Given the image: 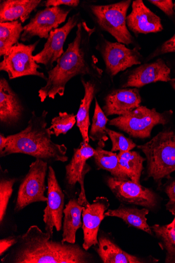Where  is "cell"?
I'll list each match as a JSON object with an SVG mask.
<instances>
[{
    "mask_svg": "<svg viewBox=\"0 0 175 263\" xmlns=\"http://www.w3.org/2000/svg\"><path fill=\"white\" fill-rule=\"evenodd\" d=\"M109 121L107 116L95 100L94 115L89 138L93 141H98L99 147L103 148L108 140L106 125Z\"/></svg>",
    "mask_w": 175,
    "mask_h": 263,
    "instance_id": "cell-29",
    "label": "cell"
},
{
    "mask_svg": "<svg viewBox=\"0 0 175 263\" xmlns=\"http://www.w3.org/2000/svg\"><path fill=\"white\" fill-rule=\"evenodd\" d=\"M109 206V200L102 197H97L92 203L84 209L82 213L84 241L83 247L86 251L92 246H98L99 228Z\"/></svg>",
    "mask_w": 175,
    "mask_h": 263,
    "instance_id": "cell-15",
    "label": "cell"
},
{
    "mask_svg": "<svg viewBox=\"0 0 175 263\" xmlns=\"http://www.w3.org/2000/svg\"><path fill=\"white\" fill-rule=\"evenodd\" d=\"M106 132L112 143L111 152H129L136 147L135 143L131 139L122 134L108 128Z\"/></svg>",
    "mask_w": 175,
    "mask_h": 263,
    "instance_id": "cell-32",
    "label": "cell"
},
{
    "mask_svg": "<svg viewBox=\"0 0 175 263\" xmlns=\"http://www.w3.org/2000/svg\"><path fill=\"white\" fill-rule=\"evenodd\" d=\"M47 162L36 159L30 166L29 173L22 182L18 191L14 211L18 212L35 202H47L45 178Z\"/></svg>",
    "mask_w": 175,
    "mask_h": 263,
    "instance_id": "cell-8",
    "label": "cell"
},
{
    "mask_svg": "<svg viewBox=\"0 0 175 263\" xmlns=\"http://www.w3.org/2000/svg\"><path fill=\"white\" fill-rule=\"evenodd\" d=\"M76 37L68 45L66 51L57 61L56 65L48 71L46 84L38 91L42 102L47 98L63 97L66 85L78 76L100 77L102 71L96 66L90 50V39L95 29L89 28L85 22L78 24Z\"/></svg>",
    "mask_w": 175,
    "mask_h": 263,
    "instance_id": "cell-1",
    "label": "cell"
},
{
    "mask_svg": "<svg viewBox=\"0 0 175 263\" xmlns=\"http://www.w3.org/2000/svg\"><path fill=\"white\" fill-rule=\"evenodd\" d=\"M141 98L137 89L115 90L107 96L103 111L107 116L128 114L140 106Z\"/></svg>",
    "mask_w": 175,
    "mask_h": 263,
    "instance_id": "cell-18",
    "label": "cell"
},
{
    "mask_svg": "<svg viewBox=\"0 0 175 263\" xmlns=\"http://www.w3.org/2000/svg\"><path fill=\"white\" fill-rule=\"evenodd\" d=\"M127 25L135 34L161 31L163 28L160 17L145 6L141 0L132 4V11L127 17Z\"/></svg>",
    "mask_w": 175,
    "mask_h": 263,
    "instance_id": "cell-16",
    "label": "cell"
},
{
    "mask_svg": "<svg viewBox=\"0 0 175 263\" xmlns=\"http://www.w3.org/2000/svg\"><path fill=\"white\" fill-rule=\"evenodd\" d=\"M170 73V68L162 60L159 59L154 63L138 67L129 76L127 83L123 87H141L159 81H171Z\"/></svg>",
    "mask_w": 175,
    "mask_h": 263,
    "instance_id": "cell-17",
    "label": "cell"
},
{
    "mask_svg": "<svg viewBox=\"0 0 175 263\" xmlns=\"http://www.w3.org/2000/svg\"><path fill=\"white\" fill-rule=\"evenodd\" d=\"M41 0H4L0 4V23L20 21L22 23L29 18L32 12L41 4Z\"/></svg>",
    "mask_w": 175,
    "mask_h": 263,
    "instance_id": "cell-20",
    "label": "cell"
},
{
    "mask_svg": "<svg viewBox=\"0 0 175 263\" xmlns=\"http://www.w3.org/2000/svg\"><path fill=\"white\" fill-rule=\"evenodd\" d=\"M170 52H175V34L170 39L164 43L159 51V54Z\"/></svg>",
    "mask_w": 175,
    "mask_h": 263,
    "instance_id": "cell-37",
    "label": "cell"
},
{
    "mask_svg": "<svg viewBox=\"0 0 175 263\" xmlns=\"http://www.w3.org/2000/svg\"><path fill=\"white\" fill-rule=\"evenodd\" d=\"M173 5H174V9H175V3H174V4H173Z\"/></svg>",
    "mask_w": 175,
    "mask_h": 263,
    "instance_id": "cell-40",
    "label": "cell"
},
{
    "mask_svg": "<svg viewBox=\"0 0 175 263\" xmlns=\"http://www.w3.org/2000/svg\"><path fill=\"white\" fill-rule=\"evenodd\" d=\"M118 155L123 172L130 180L140 183L145 159L135 152H120Z\"/></svg>",
    "mask_w": 175,
    "mask_h": 263,
    "instance_id": "cell-27",
    "label": "cell"
},
{
    "mask_svg": "<svg viewBox=\"0 0 175 263\" xmlns=\"http://www.w3.org/2000/svg\"><path fill=\"white\" fill-rule=\"evenodd\" d=\"M17 179L2 178L0 181V222L4 220L10 198L13 193V187Z\"/></svg>",
    "mask_w": 175,
    "mask_h": 263,
    "instance_id": "cell-31",
    "label": "cell"
},
{
    "mask_svg": "<svg viewBox=\"0 0 175 263\" xmlns=\"http://www.w3.org/2000/svg\"><path fill=\"white\" fill-rule=\"evenodd\" d=\"M2 259L7 263H87L92 258L87 251L76 244L52 240L37 226L20 236L18 242Z\"/></svg>",
    "mask_w": 175,
    "mask_h": 263,
    "instance_id": "cell-2",
    "label": "cell"
},
{
    "mask_svg": "<svg viewBox=\"0 0 175 263\" xmlns=\"http://www.w3.org/2000/svg\"><path fill=\"white\" fill-rule=\"evenodd\" d=\"M80 20V13L75 14L69 18L64 26L50 32L43 49L33 57L34 61L37 64L44 65L46 69H52L54 63L65 52L64 45L68 35L78 25Z\"/></svg>",
    "mask_w": 175,
    "mask_h": 263,
    "instance_id": "cell-12",
    "label": "cell"
},
{
    "mask_svg": "<svg viewBox=\"0 0 175 263\" xmlns=\"http://www.w3.org/2000/svg\"><path fill=\"white\" fill-rule=\"evenodd\" d=\"M23 107L16 94L7 81L0 80V122L11 125L16 123L22 115Z\"/></svg>",
    "mask_w": 175,
    "mask_h": 263,
    "instance_id": "cell-19",
    "label": "cell"
},
{
    "mask_svg": "<svg viewBox=\"0 0 175 263\" xmlns=\"http://www.w3.org/2000/svg\"><path fill=\"white\" fill-rule=\"evenodd\" d=\"M107 184L113 194L122 202L151 209L158 204L159 197L152 190L131 180L109 177Z\"/></svg>",
    "mask_w": 175,
    "mask_h": 263,
    "instance_id": "cell-10",
    "label": "cell"
},
{
    "mask_svg": "<svg viewBox=\"0 0 175 263\" xmlns=\"http://www.w3.org/2000/svg\"><path fill=\"white\" fill-rule=\"evenodd\" d=\"M39 42L30 45L20 43L14 45L4 56L0 63V70L6 71L10 80L32 76L47 81L48 78L38 70L41 67L33 59V53Z\"/></svg>",
    "mask_w": 175,
    "mask_h": 263,
    "instance_id": "cell-7",
    "label": "cell"
},
{
    "mask_svg": "<svg viewBox=\"0 0 175 263\" xmlns=\"http://www.w3.org/2000/svg\"><path fill=\"white\" fill-rule=\"evenodd\" d=\"M101 53L108 74L113 77L134 65L140 64L141 55L137 47L128 49L124 44L105 40Z\"/></svg>",
    "mask_w": 175,
    "mask_h": 263,
    "instance_id": "cell-13",
    "label": "cell"
},
{
    "mask_svg": "<svg viewBox=\"0 0 175 263\" xmlns=\"http://www.w3.org/2000/svg\"><path fill=\"white\" fill-rule=\"evenodd\" d=\"M148 2L158 7L168 16L175 14L173 10L174 5L171 0H151Z\"/></svg>",
    "mask_w": 175,
    "mask_h": 263,
    "instance_id": "cell-34",
    "label": "cell"
},
{
    "mask_svg": "<svg viewBox=\"0 0 175 263\" xmlns=\"http://www.w3.org/2000/svg\"><path fill=\"white\" fill-rule=\"evenodd\" d=\"M166 254L165 262L175 263V226L171 228L167 225L155 224L151 227Z\"/></svg>",
    "mask_w": 175,
    "mask_h": 263,
    "instance_id": "cell-28",
    "label": "cell"
},
{
    "mask_svg": "<svg viewBox=\"0 0 175 263\" xmlns=\"http://www.w3.org/2000/svg\"><path fill=\"white\" fill-rule=\"evenodd\" d=\"M7 143V137L4 135H0V153H2L5 148Z\"/></svg>",
    "mask_w": 175,
    "mask_h": 263,
    "instance_id": "cell-38",
    "label": "cell"
},
{
    "mask_svg": "<svg viewBox=\"0 0 175 263\" xmlns=\"http://www.w3.org/2000/svg\"><path fill=\"white\" fill-rule=\"evenodd\" d=\"M84 208L77 199L70 200L66 205L64 210L62 242L71 244L76 242V232L83 225L81 217Z\"/></svg>",
    "mask_w": 175,
    "mask_h": 263,
    "instance_id": "cell-22",
    "label": "cell"
},
{
    "mask_svg": "<svg viewBox=\"0 0 175 263\" xmlns=\"http://www.w3.org/2000/svg\"><path fill=\"white\" fill-rule=\"evenodd\" d=\"M95 153V150L88 143L83 141L78 148L74 149L72 159L66 166L67 182L70 186L80 183L81 191L78 200L80 204L85 207L90 204L86 198L84 187L85 176L90 171L86 162L93 157Z\"/></svg>",
    "mask_w": 175,
    "mask_h": 263,
    "instance_id": "cell-14",
    "label": "cell"
},
{
    "mask_svg": "<svg viewBox=\"0 0 175 263\" xmlns=\"http://www.w3.org/2000/svg\"><path fill=\"white\" fill-rule=\"evenodd\" d=\"M48 112L44 110L38 116L35 112L26 129L15 135L7 136V145L0 153L1 157L13 154H23L33 156L46 162L68 161L67 148L64 145L54 143L52 134L47 128Z\"/></svg>",
    "mask_w": 175,
    "mask_h": 263,
    "instance_id": "cell-3",
    "label": "cell"
},
{
    "mask_svg": "<svg viewBox=\"0 0 175 263\" xmlns=\"http://www.w3.org/2000/svg\"><path fill=\"white\" fill-rule=\"evenodd\" d=\"M85 88V96L82 100L76 115V124L82 134L83 141L89 143V128L90 124L89 118L90 107L96 92L95 84L91 81L82 80Z\"/></svg>",
    "mask_w": 175,
    "mask_h": 263,
    "instance_id": "cell-24",
    "label": "cell"
},
{
    "mask_svg": "<svg viewBox=\"0 0 175 263\" xmlns=\"http://www.w3.org/2000/svg\"><path fill=\"white\" fill-rule=\"evenodd\" d=\"M131 1H123L106 6H90L98 25L109 33L118 43L129 45L133 38L127 27V13Z\"/></svg>",
    "mask_w": 175,
    "mask_h": 263,
    "instance_id": "cell-6",
    "label": "cell"
},
{
    "mask_svg": "<svg viewBox=\"0 0 175 263\" xmlns=\"http://www.w3.org/2000/svg\"><path fill=\"white\" fill-rule=\"evenodd\" d=\"M138 147L146 157L148 176L159 184L175 172V130L162 131Z\"/></svg>",
    "mask_w": 175,
    "mask_h": 263,
    "instance_id": "cell-4",
    "label": "cell"
},
{
    "mask_svg": "<svg viewBox=\"0 0 175 263\" xmlns=\"http://www.w3.org/2000/svg\"><path fill=\"white\" fill-rule=\"evenodd\" d=\"M93 157L99 168L109 172L113 177L117 179L129 180L128 177L122 168L116 154L99 147L95 150Z\"/></svg>",
    "mask_w": 175,
    "mask_h": 263,
    "instance_id": "cell-26",
    "label": "cell"
},
{
    "mask_svg": "<svg viewBox=\"0 0 175 263\" xmlns=\"http://www.w3.org/2000/svg\"><path fill=\"white\" fill-rule=\"evenodd\" d=\"M170 112L160 113L155 109L139 106L127 114L119 116L109 122L131 136L146 138L151 136L152 129L158 125H165L169 122Z\"/></svg>",
    "mask_w": 175,
    "mask_h": 263,
    "instance_id": "cell-5",
    "label": "cell"
},
{
    "mask_svg": "<svg viewBox=\"0 0 175 263\" xmlns=\"http://www.w3.org/2000/svg\"><path fill=\"white\" fill-rule=\"evenodd\" d=\"M148 213L149 210L146 208L139 209L121 204L116 209L106 212L105 217L120 218L128 225L152 235L151 228L147 222L146 216Z\"/></svg>",
    "mask_w": 175,
    "mask_h": 263,
    "instance_id": "cell-23",
    "label": "cell"
},
{
    "mask_svg": "<svg viewBox=\"0 0 175 263\" xmlns=\"http://www.w3.org/2000/svg\"><path fill=\"white\" fill-rule=\"evenodd\" d=\"M172 85L174 89L175 90V79H172Z\"/></svg>",
    "mask_w": 175,
    "mask_h": 263,
    "instance_id": "cell-39",
    "label": "cell"
},
{
    "mask_svg": "<svg viewBox=\"0 0 175 263\" xmlns=\"http://www.w3.org/2000/svg\"><path fill=\"white\" fill-rule=\"evenodd\" d=\"M71 10L58 7L46 8L38 11L28 25L24 27L20 40L27 42L35 36L47 40L50 32L65 22Z\"/></svg>",
    "mask_w": 175,
    "mask_h": 263,
    "instance_id": "cell-9",
    "label": "cell"
},
{
    "mask_svg": "<svg viewBox=\"0 0 175 263\" xmlns=\"http://www.w3.org/2000/svg\"><path fill=\"white\" fill-rule=\"evenodd\" d=\"M76 122V115L61 112L58 116L52 119L51 126L49 129L52 135L58 137L61 134H66Z\"/></svg>",
    "mask_w": 175,
    "mask_h": 263,
    "instance_id": "cell-30",
    "label": "cell"
},
{
    "mask_svg": "<svg viewBox=\"0 0 175 263\" xmlns=\"http://www.w3.org/2000/svg\"><path fill=\"white\" fill-rule=\"evenodd\" d=\"M20 235L10 236L0 240V256H3L7 251L15 245L19 241Z\"/></svg>",
    "mask_w": 175,
    "mask_h": 263,
    "instance_id": "cell-35",
    "label": "cell"
},
{
    "mask_svg": "<svg viewBox=\"0 0 175 263\" xmlns=\"http://www.w3.org/2000/svg\"><path fill=\"white\" fill-rule=\"evenodd\" d=\"M164 191L169 199L166 205V210L174 216L172 222L167 224L168 228H171L175 226V178L170 179L164 185Z\"/></svg>",
    "mask_w": 175,
    "mask_h": 263,
    "instance_id": "cell-33",
    "label": "cell"
},
{
    "mask_svg": "<svg viewBox=\"0 0 175 263\" xmlns=\"http://www.w3.org/2000/svg\"><path fill=\"white\" fill-rule=\"evenodd\" d=\"M95 251L104 263H142L149 260L131 255L123 251L106 236L98 237Z\"/></svg>",
    "mask_w": 175,
    "mask_h": 263,
    "instance_id": "cell-21",
    "label": "cell"
},
{
    "mask_svg": "<svg viewBox=\"0 0 175 263\" xmlns=\"http://www.w3.org/2000/svg\"><path fill=\"white\" fill-rule=\"evenodd\" d=\"M80 3L79 0H48L45 5L47 8L58 7L66 6L70 7H76Z\"/></svg>",
    "mask_w": 175,
    "mask_h": 263,
    "instance_id": "cell-36",
    "label": "cell"
},
{
    "mask_svg": "<svg viewBox=\"0 0 175 263\" xmlns=\"http://www.w3.org/2000/svg\"><path fill=\"white\" fill-rule=\"evenodd\" d=\"M47 206L44 212L43 220L46 232L52 237L53 229L60 231L64 210L65 195L51 166L48 167Z\"/></svg>",
    "mask_w": 175,
    "mask_h": 263,
    "instance_id": "cell-11",
    "label": "cell"
},
{
    "mask_svg": "<svg viewBox=\"0 0 175 263\" xmlns=\"http://www.w3.org/2000/svg\"><path fill=\"white\" fill-rule=\"evenodd\" d=\"M24 31L20 21L0 23V55H6L11 48L18 43Z\"/></svg>",
    "mask_w": 175,
    "mask_h": 263,
    "instance_id": "cell-25",
    "label": "cell"
}]
</instances>
